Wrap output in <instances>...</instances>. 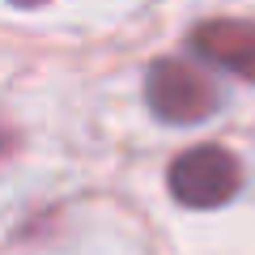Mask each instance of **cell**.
I'll use <instances>...</instances> for the list:
<instances>
[{"label": "cell", "instance_id": "1", "mask_svg": "<svg viewBox=\"0 0 255 255\" xmlns=\"http://www.w3.org/2000/svg\"><path fill=\"white\" fill-rule=\"evenodd\" d=\"M145 102L162 124L191 128L217 115L221 94L200 68H191L183 60H153L145 68Z\"/></svg>", "mask_w": 255, "mask_h": 255}, {"label": "cell", "instance_id": "3", "mask_svg": "<svg viewBox=\"0 0 255 255\" xmlns=\"http://www.w3.org/2000/svg\"><path fill=\"white\" fill-rule=\"evenodd\" d=\"M191 51L200 60L230 68V73L255 77V26L234 17H213L191 30Z\"/></svg>", "mask_w": 255, "mask_h": 255}, {"label": "cell", "instance_id": "2", "mask_svg": "<svg viewBox=\"0 0 255 255\" xmlns=\"http://www.w3.org/2000/svg\"><path fill=\"white\" fill-rule=\"evenodd\" d=\"M166 187L183 209H221L243 187V166L221 145H191L170 162Z\"/></svg>", "mask_w": 255, "mask_h": 255}]
</instances>
